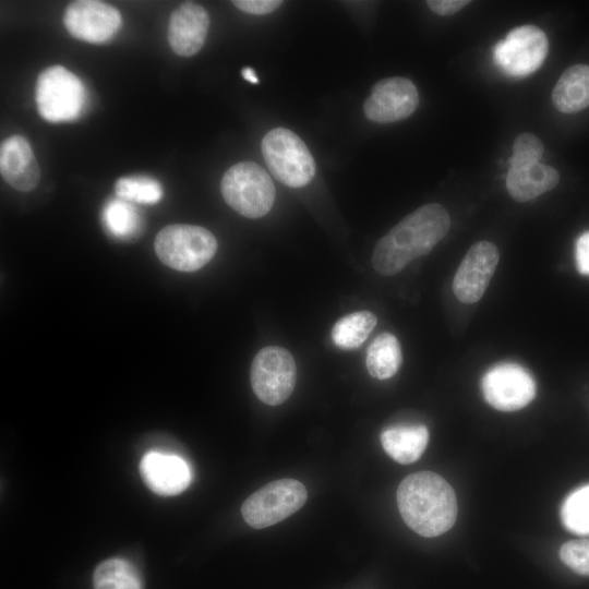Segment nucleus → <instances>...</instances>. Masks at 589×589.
<instances>
[{
	"label": "nucleus",
	"instance_id": "nucleus-1",
	"mask_svg": "<svg viewBox=\"0 0 589 589\" xmlns=\"http://www.w3.org/2000/svg\"><path fill=\"white\" fill-rule=\"evenodd\" d=\"M449 227L450 217L444 206H420L378 240L372 254L373 268L383 276L397 274L412 260L431 252Z\"/></svg>",
	"mask_w": 589,
	"mask_h": 589
},
{
	"label": "nucleus",
	"instance_id": "nucleus-2",
	"mask_svg": "<svg viewBox=\"0 0 589 589\" xmlns=\"http://www.w3.org/2000/svg\"><path fill=\"white\" fill-rule=\"evenodd\" d=\"M397 504L406 525L426 538L445 533L457 518L458 506L453 488L432 471L407 476L397 489Z\"/></svg>",
	"mask_w": 589,
	"mask_h": 589
},
{
	"label": "nucleus",
	"instance_id": "nucleus-3",
	"mask_svg": "<svg viewBox=\"0 0 589 589\" xmlns=\"http://www.w3.org/2000/svg\"><path fill=\"white\" fill-rule=\"evenodd\" d=\"M154 249L166 266L179 272H195L214 257L217 241L204 227L173 224L157 233Z\"/></svg>",
	"mask_w": 589,
	"mask_h": 589
},
{
	"label": "nucleus",
	"instance_id": "nucleus-4",
	"mask_svg": "<svg viewBox=\"0 0 589 589\" xmlns=\"http://www.w3.org/2000/svg\"><path fill=\"white\" fill-rule=\"evenodd\" d=\"M220 191L225 202L248 218L266 215L275 202V187L267 171L253 161H241L223 176Z\"/></svg>",
	"mask_w": 589,
	"mask_h": 589
},
{
	"label": "nucleus",
	"instance_id": "nucleus-5",
	"mask_svg": "<svg viewBox=\"0 0 589 589\" xmlns=\"http://www.w3.org/2000/svg\"><path fill=\"white\" fill-rule=\"evenodd\" d=\"M264 160L272 175L289 188L309 184L315 173V163L304 142L291 130L275 128L261 144Z\"/></svg>",
	"mask_w": 589,
	"mask_h": 589
},
{
	"label": "nucleus",
	"instance_id": "nucleus-6",
	"mask_svg": "<svg viewBox=\"0 0 589 589\" xmlns=\"http://www.w3.org/2000/svg\"><path fill=\"white\" fill-rule=\"evenodd\" d=\"M35 98L41 118L58 123L80 117L86 93L82 81L74 73L62 65H52L38 75Z\"/></svg>",
	"mask_w": 589,
	"mask_h": 589
},
{
	"label": "nucleus",
	"instance_id": "nucleus-7",
	"mask_svg": "<svg viewBox=\"0 0 589 589\" xmlns=\"http://www.w3.org/2000/svg\"><path fill=\"white\" fill-rule=\"evenodd\" d=\"M306 497V489L300 481L279 479L251 494L242 504L241 514L249 526L262 529L299 510Z\"/></svg>",
	"mask_w": 589,
	"mask_h": 589
},
{
	"label": "nucleus",
	"instance_id": "nucleus-8",
	"mask_svg": "<svg viewBox=\"0 0 589 589\" xmlns=\"http://www.w3.org/2000/svg\"><path fill=\"white\" fill-rule=\"evenodd\" d=\"M297 368L292 354L279 346L262 348L251 364V386L256 397L268 406H278L293 392Z\"/></svg>",
	"mask_w": 589,
	"mask_h": 589
},
{
	"label": "nucleus",
	"instance_id": "nucleus-9",
	"mask_svg": "<svg viewBox=\"0 0 589 589\" xmlns=\"http://www.w3.org/2000/svg\"><path fill=\"white\" fill-rule=\"evenodd\" d=\"M549 50V41L542 29L522 25L512 29L496 44L493 58L507 75L524 77L537 71Z\"/></svg>",
	"mask_w": 589,
	"mask_h": 589
},
{
	"label": "nucleus",
	"instance_id": "nucleus-10",
	"mask_svg": "<svg viewBox=\"0 0 589 589\" xmlns=\"http://www.w3.org/2000/svg\"><path fill=\"white\" fill-rule=\"evenodd\" d=\"M485 401L501 411H515L526 407L536 395L532 375L515 363H501L485 372L481 381Z\"/></svg>",
	"mask_w": 589,
	"mask_h": 589
},
{
	"label": "nucleus",
	"instance_id": "nucleus-11",
	"mask_svg": "<svg viewBox=\"0 0 589 589\" xmlns=\"http://www.w3.org/2000/svg\"><path fill=\"white\" fill-rule=\"evenodd\" d=\"M63 24L68 33L76 39L104 44L118 33L122 19L120 12L108 3L79 0L67 7Z\"/></svg>",
	"mask_w": 589,
	"mask_h": 589
},
{
	"label": "nucleus",
	"instance_id": "nucleus-12",
	"mask_svg": "<svg viewBox=\"0 0 589 589\" xmlns=\"http://www.w3.org/2000/svg\"><path fill=\"white\" fill-rule=\"evenodd\" d=\"M419 94L414 84L401 76L378 81L363 105L366 118L389 123L408 118L418 107Z\"/></svg>",
	"mask_w": 589,
	"mask_h": 589
},
{
	"label": "nucleus",
	"instance_id": "nucleus-13",
	"mask_svg": "<svg viewBox=\"0 0 589 589\" xmlns=\"http://www.w3.org/2000/svg\"><path fill=\"white\" fill-rule=\"evenodd\" d=\"M498 259L497 247L490 241L482 240L471 245L453 279L455 297L464 303L478 302L489 286Z\"/></svg>",
	"mask_w": 589,
	"mask_h": 589
},
{
	"label": "nucleus",
	"instance_id": "nucleus-14",
	"mask_svg": "<svg viewBox=\"0 0 589 589\" xmlns=\"http://www.w3.org/2000/svg\"><path fill=\"white\" fill-rule=\"evenodd\" d=\"M140 473L147 488L163 496L180 494L192 479L191 469L183 458L160 452H148L142 457Z\"/></svg>",
	"mask_w": 589,
	"mask_h": 589
},
{
	"label": "nucleus",
	"instance_id": "nucleus-15",
	"mask_svg": "<svg viewBox=\"0 0 589 589\" xmlns=\"http://www.w3.org/2000/svg\"><path fill=\"white\" fill-rule=\"evenodd\" d=\"M209 27L207 11L197 3L184 2L168 23V43L175 53L191 57L203 47Z\"/></svg>",
	"mask_w": 589,
	"mask_h": 589
},
{
	"label": "nucleus",
	"instance_id": "nucleus-16",
	"mask_svg": "<svg viewBox=\"0 0 589 589\" xmlns=\"http://www.w3.org/2000/svg\"><path fill=\"white\" fill-rule=\"evenodd\" d=\"M0 172L4 181L20 192H29L39 183L37 159L31 144L22 135H11L2 141Z\"/></svg>",
	"mask_w": 589,
	"mask_h": 589
},
{
	"label": "nucleus",
	"instance_id": "nucleus-17",
	"mask_svg": "<svg viewBox=\"0 0 589 589\" xmlns=\"http://www.w3.org/2000/svg\"><path fill=\"white\" fill-rule=\"evenodd\" d=\"M558 180L555 168L537 161L510 167L506 175V188L514 200L528 202L555 188Z\"/></svg>",
	"mask_w": 589,
	"mask_h": 589
},
{
	"label": "nucleus",
	"instance_id": "nucleus-18",
	"mask_svg": "<svg viewBox=\"0 0 589 589\" xmlns=\"http://www.w3.org/2000/svg\"><path fill=\"white\" fill-rule=\"evenodd\" d=\"M429 431L425 425H396L381 433V443L386 454L399 464L417 461L425 450Z\"/></svg>",
	"mask_w": 589,
	"mask_h": 589
},
{
	"label": "nucleus",
	"instance_id": "nucleus-19",
	"mask_svg": "<svg viewBox=\"0 0 589 589\" xmlns=\"http://www.w3.org/2000/svg\"><path fill=\"white\" fill-rule=\"evenodd\" d=\"M552 103L564 113L577 112L589 106L588 64H574L562 73L553 88Z\"/></svg>",
	"mask_w": 589,
	"mask_h": 589
},
{
	"label": "nucleus",
	"instance_id": "nucleus-20",
	"mask_svg": "<svg viewBox=\"0 0 589 589\" xmlns=\"http://www.w3.org/2000/svg\"><path fill=\"white\" fill-rule=\"evenodd\" d=\"M402 361L401 347L390 333L377 335L366 351L365 364L371 376L387 380L396 374Z\"/></svg>",
	"mask_w": 589,
	"mask_h": 589
},
{
	"label": "nucleus",
	"instance_id": "nucleus-21",
	"mask_svg": "<svg viewBox=\"0 0 589 589\" xmlns=\"http://www.w3.org/2000/svg\"><path fill=\"white\" fill-rule=\"evenodd\" d=\"M377 323L374 313L357 311L340 317L333 326L330 335L334 344L345 350L360 347Z\"/></svg>",
	"mask_w": 589,
	"mask_h": 589
},
{
	"label": "nucleus",
	"instance_id": "nucleus-22",
	"mask_svg": "<svg viewBox=\"0 0 589 589\" xmlns=\"http://www.w3.org/2000/svg\"><path fill=\"white\" fill-rule=\"evenodd\" d=\"M94 589H143L136 568L123 558L101 562L93 574Z\"/></svg>",
	"mask_w": 589,
	"mask_h": 589
},
{
	"label": "nucleus",
	"instance_id": "nucleus-23",
	"mask_svg": "<svg viewBox=\"0 0 589 589\" xmlns=\"http://www.w3.org/2000/svg\"><path fill=\"white\" fill-rule=\"evenodd\" d=\"M103 221L116 238H134L141 229V218L130 202L121 199L109 201L103 211Z\"/></svg>",
	"mask_w": 589,
	"mask_h": 589
},
{
	"label": "nucleus",
	"instance_id": "nucleus-24",
	"mask_svg": "<svg viewBox=\"0 0 589 589\" xmlns=\"http://www.w3.org/2000/svg\"><path fill=\"white\" fill-rule=\"evenodd\" d=\"M560 516L568 531L579 536L589 534V483L575 489L565 497Z\"/></svg>",
	"mask_w": 589,
	"mask_h": 589
},
{
	"label": "nucleus",
	"instance_id": "nucleus-25",
	"mask_svg": "<svg viewBox=\"0 0 589 589\" xmlns=\"http://www.w3.org/2000/svg\"><path fill=\"white\" fill-rule=\"evenodd\" d=\"M119 199L130 203L153 205L163 197V187L154 178L129 176L119 178L115 184Z\"/></svg>",
	"mask_w": 589,
	"mask_h": 589
},
{
	"label": "nucleus",
	"instance_id": "nucleus-26",
	"mask_svg": "<svg viewBox=\"0 0 589 589\" xmlns=\"http://www.w3.org/2000/svg\"><path fill=\"white\" fill-rule=\"evenodd\" d=\"M560 558L573 572L589 576V539L565 542L560 549Z\"/></svg>",
	"mask_w": 589,
	"mask_h": 589
},
{
	"label": "nucleus",
	"instance_id": "nucleus-27",
	"mask_svg": "<svg viewBox=\"0 0 589 589\" xmlns=\"http://www.w3.org/2000/svg\"><path fill=\"white\" fill-rule=\"evenodd\" d=\"M543 149V144L538 136L528 132L521 133L513 145L510 167L540 161Z\"/></svg>",
	"mask_w": 589,
	"mask_h": 589
},
{
	"label": "nucleus",
	"instance_id": "nucleus-28",
	"mask_svg": "<svg viewBox=\"0 0 589 589\" xmlns=\"http://www.w3.org/2000/svg\"><path fill=\"white\" fill-rule=\"evenodd\" d=\"M279 0H235L232 4L240 11L250 14H268L280 7Z\"/></svg>",
	"mask_w": 589,
	"mask_h": 589
},
{
	"label": "nucleus",
	"instance_id": "nucleus-29",
	"mask_svg": "<svg viewBox=\"0 0 589 589\" xmlns=\"http://www.w3.org/2000/svg\"><path fill=\"white\" fill-rule=\"evenodd\" d=\"M575 262L581 275L589 276V231L579 236L575 244Z\"/></svg>",
	"mask_w": 589,
	"mask_h": 589
},
{
	"label": "nucleus",
	"instance_id": "nucleus-30",
	"mask_svg": "<svg viewBox=\"0 0 589 589\" xmlns=\"http://www.w3.org/2000/svg\"><path fill=\"white\" fill-rule=\"evenodd\" d=\"M468 0H429L428 7L438 15H452L469 4Z\"/></svg>",
	"mask_w": 589,
	"mask_h": 589
},
{
	"label": "nucleus",
	"instance_id": "nucleus-31",
	"mask_svg": "<svg viewBox=\"0 0 589 589\" xmlns=\"http://www.w3.org/2000/svg\"><path fill=\"white\" fill-rule=\"evenodd\" d=\"M241 74H242L243 79L247 80L248 82H250L252 84H257L259 83V77H257L255 71L251 67L243 68L242 71H241Z\"/></svg>",
	"mask_w": 589,
	"mask_h": 589
}]
</instances>
